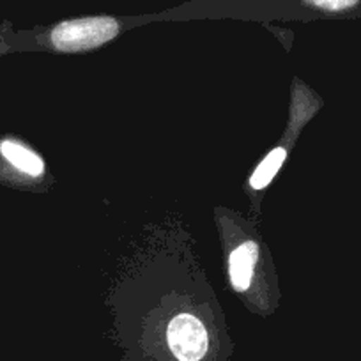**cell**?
<instances>
[{
	"label": "cell",
	"mask_w": 361,
	"mask_h": 361,
	"mask_svg": "<svg viewBox=\"0 0 361 361\" xmlns=\"http://www.w3.org/2000/svg\"><path fill=\"white\" fill-rule=\"evenodd\" d=\"M308 2L328 11H342V9L353 8L357 0H308Z\"/></svg>",
	"instance_id": "cell-6"
},
{
	"label": "cell",
	"mask_w": 361,
	"mask_h": 361,
	"mask_svg": "<svg viewBox=\"0 0 361 361\" xmlns=\"http://www.w3.org/2000/svg\"><path fill=\"white\" fill-rule=\"evenodd\" d=\"M169 345L179 361H199L207 353V331L202 322L190 314H180L169 324Z\"/></svg>",
	"instance_id": "cell-2"
},
{
	"label": "cell",
	"mask_w": 361,
	"mask_h": 361,
	"mask_svg": "<svg viewBox=\"0 0 361 361\" xmlns=\"http://www.w3.org/2000/svg\"><path fill=\"white\" fill-rule=\"evenodd\" d=\"M286 149L282 147H276L266 156V158L260 161V165L257 166V170L253 172V176L250 177V185H252L253 190H262L269 185L273 177L279 173L280 166L283 165L286 161Z\"/></svg>",
	"instance_id": "cell-5"
},
{
	"label": "cell",
	"mask_w": 361,
	"mask_h": 361,
	"mask_svg": "<svg viewBox=\"0 0 361 361\" xmlns=\"http://www.w3.org/2000/svg\"><path fill=\"white\" fill-rule=\"evenodd\" d=\"M0 152L11 163L13 166H16L22 172L29 173V176L36 177L41 176L44 170V163L36 152H32L30 149L23 147L22 144L15 140H4L0 144Z\"/></svg>",
	"instance_id": "cell-4"
},
{
	"label": "cell",
	"mask_w": 361,
	"mask_h": 361,
	"mask_svg": "<svg viewBox=\"0 0 361 361\" xmlns=\"http://www.w3.org/2000/svg\"><path fill=\"white\" fill-rule=\"evenodd\" d=\"M257 257H259V248L253 241L243 243L241 246L231 253L228 259V275H231V282L235 290L243 293L250 287L253 276V269H255Z\"/></svg>",
	"instance_id": "cell-3"
},
{
	"label": "cell",
	"mask_w": 361,
	"mask_h": 361,
	"mask_svg": "<svg viewBox=\"0 0 361 361\" xmlns=\"http://www.w3.org/2000/svg\"><path fill=\"white\" fill-rule=\"evenodd\" d=\"M119 23L109 16L62 22L51 30V43L61 51H87L114 39Z\"/></svg>",
	"instance_id": "cell-1"
}]
</instances>
